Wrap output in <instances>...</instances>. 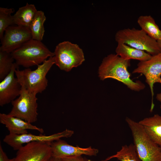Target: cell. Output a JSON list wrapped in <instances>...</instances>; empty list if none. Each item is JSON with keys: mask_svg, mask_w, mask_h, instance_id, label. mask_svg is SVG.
<instances>
[{"mask_svg": "<svg viewBox=\"0 0 161 161\" xmlns=\"http://www.w3.org/2000/svg\"><path fill=\"white\" fill-rule=\"evenodd\" d=\"M31 39L32 34L29 28L11 25L5 30L1 41L0 51L11 53Z\"/></svg>", "mask_w": 161, "mask_h": 161, "instance_id": "8fae6325", "label": "cell"}, {"mask_svg": "<svg viewBox=\"0 0 161 161\" xmlns=\"http://www.w3.org/2000/svg\"><path fill=\"white\" fill-rule=\"evenodd\" d=\"M156 98L160 103V108L161 109V93L157 94L156 95Z\"/></svg>", "mask_w": 161, "mask_h": 161, "instance_id": "d4e9b609", "label": "cell"}, {"mask_svg": "<svg viewBox=\"0 0 161 161\" xmlns=\"http://www.w3.org/2000/svg\"><path fill=\"white\" fill-rule=\"evenodd\" d=\"M61 159V161H90L82 155L65 158Z\"/></svg>", "mask_w": 161, "mask_h": 161, "instance_id": "603a6c76", "label": "cell"}, {"mask_svg": "<svg viewBox=\"0 0 161 161\" xmlns=\"http://www.w3.org/2000/svg\"><path fill=\"white\" fill-rule=\"evenodd\" d=\"M49 161H61V159L52 157Z\"/></svg>", "mask_w": 161, "mask_h": 161, "instance_id": "484cf974", "label": "cell"}, {"mask_svg": "<svg viewBox=\"0 0 161 161\" xmlns=\"http://www.w3.org/2000/svg\"><path fill=\"white\" fill-rule=\"evenodd\" d=\"M13 8L0 7V39L2 41L6 30L9 26L14 24Z\"/></svg>", "mask_w": 161, "mask_h": 161, "instance_id": "7402d4cb", "label": "cell"}, {"mask_svg": "<svg viewBox=\"0 0 161 161\" xmlns=\"http://www.w3.org/2000/svg\"><path fill=\"white\" fill-rule=\"evenodd\" d=\"M46 19L44 12L38 11L29 27L32 39L41 41L45 32L44 24Z\"/></svg>", "mask_w": 161, "mask_h": 161, "instance_id": "d6986e66", "label": "cell"}, {"mask_svg": "<svg viewBox=\"0 0 161 161\" xmlns=\"http://www.w3.org/2000/svg\"><path fill=\"white\" fill-rule=\"evenodd\" d=\"M157 41L158 42L159 46L161 48V38Z\"/></svg>", "mask_w": 161, "mask_h": 161, "instance_id": "4316f807", "label": "cell"}, {"mask_svg": "<svg viewBox=\"0 0 161 161\" xmlns=\"http://www.w3.org/2000/svg\"><path fill=\"white\" fill-rule=\"evenodd\" d=\"M74 133L73 131L66 129L62 132L49 135L42 134L38 135L28 133L20 135L9 134L5 136L3 140L14 150H18L24 144L33 142L50 143L62 138L70 137Z\"/></svg>", "mask_w": 161, "mask_h": 161, "instance_id": "ba28073f", "label": "cell"}, {"mask_svg": "<svg viewBox=\"0 0 161 161\" xmlns=\"http://www.w3.org/2000/svg\"><path fill=\"white\" fill-rule=\"evenodd\" d=\"M116 158L120 161H142L139 158L134 144L122 146L120 150L114 155L106 158L102 161H108Z\"/></svg>", "mask_w": 161, "mask_h": 161, "instance_id": "ffe728a7", "label": "cell"}, {"mask_svg": "<svg viewBox=\"0 0 161 161\" xmlns=\"http://www.w3.org/2000/svg\"><path fill=\"white\" fill-rule=\"evenodd\" d=\"M13 158L10 159L8 158L4 151L1 145H0V161H13Z\"/></svg>", "mask_w": 161, "mask_h": 161, "instance_id": "cb8c5ba5", "label": "cell"}, {"mask_svg": "<svg viewBox=\"0 0 161 161\" xmlns=\"http://www.w3.org/2000/svg\"><path fill=\"white\" fill-rule=\"evenodd\" d=\"M0 122L5 126L11 134L20 135L27 133L28 129L36 130L41 134L44 132L42 128L8 114L0 113Z\"/></svg>", "mask_w": 161, "mask_h": 161, "instance_id": "5bb4252c", "label": "cell"}, {"mask_svg": "<svg viewBox=\"0 0 161 161\" xmlns=\"http://www.w3.org/2000/svg\"><path fill=\"white\" fill-rule=\"evenodd\" d=\"M15 60L11 53L0 51V80L4 78L11 71Z\"/></svg>", "mask_w": 161, "mask_h": 161, "instance_id": "44dd1931", "label": "cell"}, {"mask_svg": "<svg viewBox=\"0 0 161 161\" xmlns=\"http://www.w3.org/2000/svg\"><path fill=\"white\" fill-rule=\"evenodd\" d=\"M37 11L34 5L27 3L13 16L14 24L29 28Z\"/></svg>", "mask_w": 161, "mask_h": 161, "instance_id": "e0dca14e", "label": "cell"}, {"mask_svg": "<svg viewBox=\"0 0 161 161\" xmlns=\"http://www.w3.org/2000/svg\"><path fill=\"white\" fill-rule=\"evenodd\" d=\"M130 61L124 60L116 54L108 55L103 59L99 68L100 79L112 78L121 82L132 90L139 92L143 90L145 87L144 83L139 80L134 81L130 78L128 70Z\"/></svg>", "mask_w": 161, "mask_h": 161, "instance_id": "6da1fadb", "label": "cell"}, {"mask_svg": "<svg viewBox=\"0 0 161 161\" xmlns=\"http://www.w3.org/2000/svg\"><path fill=\"white\" fill-rule=\"evenodd\" d=\"M54 64V56L51 57L38 65L34 70H32L30 68L23 70L17 68L15 71V75L21 86L27 90L36 94L41 93L47 86L46 75Z\"/></svg>", "mask_w": 161, "mask_h": 161, "instance_id": "3957f363", "label": "cell"}, {"mask_svg": "<svg viewBox=\"0 0 161 161\" xmlns=\"http://www.w3.org/2000/svg\"><path fill=\"white\" fill-rule=\"evenodd\" d=\"M115 52L117 55L124 60L134 59L140 61L148 60L152 56L145 51L122 43H117Z\"/></svg>", "mask_w": 161, "mask_h": 161, "instance_id": "2e32d148", "label": "cell"}, {"mask_svg": "<svg viewBox=\"0 0 161 161\" xmlns=\"http://www.w3.org/2000/svg\"><path fill=\"white\" fill-rule=\"evenodd\" d=\"M18 66L15 62L10 73L0 82L1 106L11 103L20 94L21 86L15 76V70Z\"/></svg>", "mask_w": 161, "mask_h": 161, "instance_id": "7c38bea8", "label": "cell"}, {"mask_svg": "<svg viewBox=\"0 0 161 161\" xmlns=\"http://www.w3.org/2000/svg\"><path fill=\"white\" fill-rule=\"evenodd\" d=\"M138 123L149 137L161 148V116L155 114Z\"/></svg>", "mask_w": 161, "mask_h": 161, "instance_id": "9a60e30c", "label": "cell"}, {"mask_svg": "<svg viewBox=\"0 0 161 161\" xmlns=\"http://www.w3.org/2000/svg\"><path fill=\"white\" fill-rule=\"evenodd\" d=\"M11 53L16 63L26 68L41 64L54 55L41 41L32 39Z\"/></svg>", "mask_w": 161, "mask_h": 161, "instance_id": "7a4b0ae2", "label": "cell"}, {"mask_svg": "<svg viewBox=\"0 0 161 161\" xmlns=\"http://www.w3.org/2000/svg\"><path fill=\"white\" fill-rule=\"evenodd\" d=\"M134 144L142 161H161V148L148 136L138 122L126 117Z\"/></svg>", "mask_w": 161, "mask_h": 161, "instance_id": "277c9868", "label": "cell"}, {"mask_svg": "<svg viewBox=\"0 0 161 161\" xmlns=\"http://www.w3.org/2000/svg\"><path fill=\"white\" fill-rule=\"evenodd\" d=\"M50 143L33 142L26 144L17 150L13 161H49L52 157Z\"/></svg>", "mask_w": 161, "mask_h": 161, "instance_id": "30bf717a", "label": "cell"}, {"mask_svg": "<svg viewBox=\"0 0 161 161\" xmlns=\"http://www.w3.org/2000/svg\"><path fill=\"white\" fill-rule=\"evenodd\" d=\"M54 53L55 64L66 72L80 65L85 60L82 49L77 44L69 41L58 44Z\"/></svg>", "mask_w": 161, "mask_h": 161, "instance_id": "8992f818", "label": "cell"}, {"mask_svg": "<svg viewBox=\"0 0 161 161\" xmlns=\"http://www.w3.org/2000/svg\"><path fill=\"white\" fill-rule=\"evenodd\" d=\"M133 73H140L145 78V82L148 85L151 94V110L154 107V85L157 83H161V52L152 55L149 59L140 61L137 67L132 71Z\"/></svg>", "mask_w": 161, "mask_h": 161, "instance_id": "9c48e42d", "label": "cell"}, {"mask_svg": "<svg viewBox=\"0 0 161 161\" xmlns=\"http://www.w3.org/2000/svg\"><path fill=\"white\" fill-rule=\"evenodd\" d=\"M52 157L62 159L70 157L86 155L96 156L99 151L90 146L86 148L73 146L61 139L50 143Z\"/></svg>", "mask_w": 161, "mask_h": 161, "instance_id": "4fadbf2b", "label": "cell"}, {"mask_svg": "<svg viewBox=\"0 0 161 161\" xmlns=\"http://www.w3.org/2000/svg\"><path fill=\"white\" fill-rule=\"evenodd\" d=\"M115 39L117 43L126 44L145 51L151 55L161 52V48L157 41L141 29L133 28L119 30L115 34Z\"/></svg>", "mask_w": 161, "mask_h": 161, "instance_id": "5b68a950", "label": "cell"}, {"mask_svg": "<svg viewBox=\"0 0 161 161\" xmlns=\"http://www.w3.org/2000/svg\"><path fill=\"white\" fill-rule=\"evenodd\" d=\"M36 95L21 86L20 94L11 102L12 108L8 114L31 123L36 122L38 115Z\"/></svg>", "mask_w": 161, "mask_h": 161, "instance_id": "52a82bcc", "label": "cell"}, {"mask_svg": "<svg viewBox=\"0 0 161 161\" xmlns=\"http://www.w3.org/2000/svg\"><path fill=\"white\" fill-rule=\"evenodd\" d=\"M137 22L141 29L151 37L157 41L161 38V30L151 16H140Z\"/></svg>", "mask_w": 161, "mask_h": 161, "instance_id": "ac0fdd59", "label": "cell"}]
</instances>
